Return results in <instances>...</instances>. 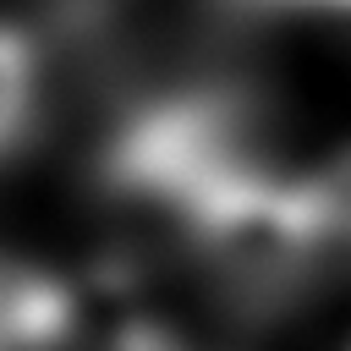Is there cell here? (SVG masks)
I'll return each mask as SVG.
<instances>
[]
</instances>
